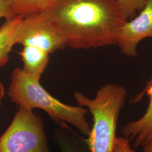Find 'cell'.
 I'll return each instance as SVG.
<instances>
[{
  "mask_svg": "<svg viewBox=\"0 0 152 152\" xmlns=\"http://www.w3.org/2000/svg\"><path fill=\"white\" fill-rule=\"evenodd\" d=\"M24 17L16 16L6 19L0 27V67L5 65L9 60V54L16 44L18 30Z\"/></svg>",
  "mask_w": 152,
  "mask_h": 152,
  "instance_id": "cell-10",
  "label": "cell"
},
{
  "mask_svg": "<svg viewBox=\"0 0 152 152\" xmlns=\"http://www.w3.org/2000/svg\"><path fill=\"white\" fill-rule=\"evenodd\" d=\"M8 96L20 107L42 109L59 127L73 125L80 132L88 136L91 128L86 115L87 109L65 104L51 96L37 81L27 76L22 68L16 67L12 73Z\"/></svg>",
  "mask_w": 152,
  "mask_h": 152,
  "instance_id": "cell-2",
  "label": "cell"
},
{
  "mask_svg": "<svg viewBox=\"0 0 152 152\" xmlns=\"http://www.w3.org/2000/svg\"><path fill=\"white\" fill-rule=\"evenodd\" d=\"M23 63V71L33 80L39 81L40 78L49 64V53L37 47L23 46L19 52Z\"/></svg>",
  "mask_w": 152,
  "mask_h": 152,
  "instance_id": "cell-8",
  "label": "cell"
},
{
  "mask_svg": "<svg viewBox=\"0 0 152 152\" xmlns=\"http://www.w3.org/2000/svg\"><path fill=\"white\" fill-rule=\"evenodd\" d=\"M14 16L11 12L7 1L0 0V18H4L5 19H8Z\"/></svg>",
  "mask_w": 152,
  "mask_h": 152,
  "instance_id": "cell-14",
  "label": "cell"
},
{
  "mask_svg": "<svg viewBox=\"0 0 152 152\" xmlns=\"http://www.w3.org/2000/svg\"><path fill=\"white\" fill-rule=\"evenodd\" d=\"M0 152H51L40 114L19 106L0 137Z\"/></svg>",
  "mask_w": 152,
  "mask_h": 152,
  "instance_id": "cell-4",
  "label": "cell"
},
{
  "mask_svg": "<svg viewBox=\"0 0 152 152\" xmlns=\"http://www.w3.org/2000/svg\"><path fill=\"white\" fill-rule=\"evenodd\" d=\"M5 88L3 85V84L0 82V106L2 102V100L5 96Z\"/></svg>",
  "mask_w": 152,
  "mask_h": 152,
  "instance_id": "cell-17",
  "label": "cell"
},
{
  "mask_svg": "<svg viewBox=\"0 0 152 152\" xmlns=\"http://www.w3.org/2000/svg\"><path fill=\"white\" fill-rule=\"evenodd\" d=\"M14 16H27L41 14L54 5L55 0H6Z\"/></svg>",
  "mask_w": 152,
  "mask_h": 152,
  "instance_id": "cell-11",
  "label": "cell"
},
{
  "mask_svg": "<svg viewBox=\"0 0 152 152\" xmlns=\"http://www.w3.org/2000/svg\"><path fill=\"white\" fill-rule=\"evenodd\" d=\"M41 14L54 25L65 46L77 50L117 44L127 21L115 0H55Z\"/></svg>",
  "mask_w": 152,
  "mask_h": 152,
  "instance_id": "cell-1",
  "label": "cell"
},
{
  "mask_svg": "<svg viewBox=\"0 0 152 152\" xmlns=\"http://www.w3.org/2000/svg\"><path fill=\"white\" fill-rule=\"evenodd\" d=\"M147 37L152 38V0H147L146 5L139 15L124 25L117 45L124 54L136 57L138 55L137 45Z\"/></svg>",
  "mask_w": 152,
  "mask_h": 152,
  "instance_id": "cell-6",
  "label": "cell"
},
{
  "mask_svg": "<svg viewBox=\"0 0 152 152\" xmlns=\"http://www.w3.org/2000/svg\"><path fill=\"white\" fill-rule=\"evenodd\" d=\"M113 152H135L131 147L130 142L124 137H117L115 141Z\"/></svg>",
  "mask_w": 152,
  "mask_h": 152,
  "instance_id": "cell-13",
  "label": "cell"
},
{
  "mask_svg": "<svg viewBox=\"0 0 152 152\" xmlns=\"http://www.w3.org/2000/svg\"><path fill=\"white\" fill-rule=\"evenodd\" d=\"M53 139L61 152H90L86 139L78 135L68 125L55 128Z\"/></svg>",
  "mask_w": 152,
  "mask_h": 152,
  "instance_id": "cell-9",
  "label": "cell"
},
{
  "mask_svg": "<svg viewBox=\"0 0 152 152\" xmlns=\"http://www.w3.org/2000/svg\"><path fill=\"white\" fill-rule=\"evenodd\" d=\"M73 95L78 105L87 107L92 114V129L86 139L90 152H113L118 120L127 95L126 89L108 83L98 90L93 99L79 91Z\"/></svg>",
  "mask_w": 152,
  "mask_h": 152,
  "instance_id": "cell-3",
  "label": "cell"
},
{
  "mask_svg": "<svg viewBox=\"0 0 152 152\" xmlns=\"http://www.w3.org/2000/svg\"><path fill=\"white\" fill-rule=\"evenodd\" d=\"M16 44L33 46L49 54L65 46L54 25L42 14L22 19L18 30Z\"/></svg>",
  "mask_w": 152,
  "mask_h": 152,
  "instance_id": "cell-5",
  "label": "cell"
},
{
  "mask_svg": "<svg viewBox=\"0 0 152 152\" xmlns=\"http://www.w3.org/2000/svg\"><path fill=\"white\" fill-rule=\"evenodd\" d=\"M120 6L121 10L126 19L132 20L136 16L137 11L139 12L146 5L147 0H115Z\"/></svg>",
  "mask_w": 152,
  "mask_h": 152,
  "instance_id": "cell-12",
  "label": "cell"
},
{
  "mask_svg": "<svg viewBox=\"0 0 152 152\" xmlns=\"http://www.w3.org/2000/svg\"><path fill=\"white\" fill-rule=\"evenodd\" d=\"M145 94L148 95L149 100L145 113L139 119L129 122L122 130L124 137L133 142L134 149L141 147L144 142L152 137V88Z\"/></svg>",
  "mask_w": 152,
  "mask_h": 152,
  "instance_id": "cell-7",
  "label": "cell"
},
{
  "mask_svg": "<svg viewBox=\"0 0 152 152\" xmlns=\"http://www.w3.org/2000/svg\"><path fill=\"white\" fill-rule=\"evenodd\" d=\"M141 147L144 152H152V137L144 142Z\"/></svg>",
  "mask_w": 152,
  "mask_h": 152,
  "instance_id": "cell-16",
  "label": "cell"
},
{
  "mask_svg": "<svg viewBox=\"0 0 152 152\" xmlns=\"http://www.w3.org/2000/svg\"><path fill=\"white\" fill-rule=\"evenodd\" d=\"M152 88V78L149 80L147 82V85L145 86V88L142 90V91H141L140 94H137L135 98L132 99L131 101V103H136L138 102H140L141 100V99L143 98V96L145 95V93L149 89Z\"/></svg>",
  "mask_w": 152,
  "mask_h": 152,
  "instance_id": "cell-15",
  "label": "cell"
}]
</instances>
